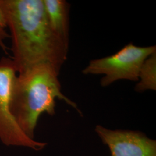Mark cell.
Segmentation results:
<instances>
[{
	"label": "cell",
	"instance_id": "277c9868",
	"mask_svg": "<svg viewBox=\"0 0 156 156\" xmlns=\"http://www.w3.org/2000/svg\"><path fill=\"white\" fill-rule=\"evenodd\" d=\"M16 73L11 58L2 57L0 60V140L6 146L41 151L47 144L27 136L17 124L11 111L12 91Z\"/></svg>",
	"mask_w": 156,
	"mask_h": 156
},
{
	"label": "cell",
	"instance_id": "7a4b0ae2",
	"mask_svg": "<svg viewBox=\"0 0 156 156\" xmlns=\"http://www.w3.org/2000/svg\"><path fill=\"white\" fill-rule=\"evenodd\" d=\"M59 73L51 66L41 64L16 76L12 91L11 111L23 132L34 140L40 116L55 114L56 98L64 101L82 116L77 104L62 91Z\"/></svg>",
	"mask_w": 156,
	"mask_h": 156
},
{
	"label": "cell",
	"instance_id": "8992f818",
	"mask_svg": "<svg viewBox=\"0 0 156 156\" xmlns=\"http://www.w3.org/2000/svg\"><path fill=\"white\" fill-rule=\"evenodd\" d=\"M46 15L55 33L69 45V4L65 0H43Z\"/></svg>",
	"mask_w": 156,
	"mask_h": 156
},
{
	"label": "cell",
	"instance_id": "3957f363",
	"mask_svg": "<svg viewBox=\"0 0 156 156\" xmlns=\"http://www.w3.org/2000/svg\"><path fill=\"white\" fill-rule=\"evenodd\" d=\"M156 51V45L141 47L129 43L112 55L91 60L82 73L104 75L100 80L103 87L120 80L138 82L142 63Z\"/></svg>",
	"mask_w": 156,
	"mask_h": 156
},
{
	"label": "cell",
	"instance_id": "6da1fadb",
	"mask_svg": "<svg viewBox=\"0 0 156 156\" xmlns=\"http://www.w3.org/2000/svg\"><path fill=\"white\" fill-rule=\"evenodd\" d=\"M12 39V60L17 73L47 64L60 73L68 45L51 27L43 0H0Z\"/></svg>",
	"mask_w": 156,
	"mask_h": 156
},
{
	"label": "cell",
	"instance_id": "ba28073f",
	"mask_svg": "<svg viewBox=\"0 0 156 156\" xmlns=\"http://www.w3.org/2000/svg\"><path fill=\"white\" fill-rule=\"evenodd\" d=\"M6 28H7V26H6L5 18L3 13V12L0 7V28L6 30Z\"/></svg>",
	"mask_w": 156,
	"mask_h": 156
},
{
	"label": "cell",
	"instance_id": "5b68a950",
	"mask_svg": "<svg viewBox=\"0 0 156 156\" xmlns=\"http://www.w3.org/2000/svg\"><path fill=\"white\" fill-rule=\"evenodd\" d=\"M95 131L109 147L111 156H156V142L140 132L112 130L97 125Z\"/></svg>",
	"mask_w": 156,
	"mask_h": 156
},
{
	"label": "cell",
	"instance_id": "52a82bcc",
	"mask_svg": "<svg viewBox=\"0 0 156 156\" xmlns=\"http://www.w3.org/2000/svg\"><path fill=\"white\" fill-rule=\"evenodd\" d=\"M156 90V51L147 57L140 68L135 91L143 93Z\"/></svg>",
	"mask_w": 156,
	"mask_h": 156
}]
</instances>
